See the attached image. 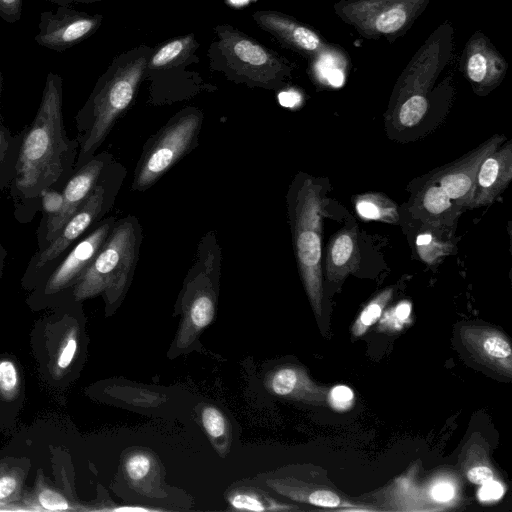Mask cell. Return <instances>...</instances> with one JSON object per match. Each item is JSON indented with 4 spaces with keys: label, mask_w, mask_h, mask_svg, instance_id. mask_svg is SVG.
Listing matches in <instances>:
<instances>
[{
    "label": "cell",
    "mask_w": 512,
    "mask_h": 512,
    "mask_svg": "<svg viewBox=\"0 0 512 512\" xmlns=\"http://www.w3.org/2000/svg\"><path fill=\"white\" fill-rule=\"evenodd\" d=\"M7 256H8V251L3 246V244H2V242L0 240V278L3 275L4 266H5V260H6Z\"/></svg>",
    "instance_id": "45"
},
{
    "label": "cell",
    "mask_w": 512,
    "mask_h": 512,
    "mask_svg": "<svg viewBox=\"0 0 512 512\" xmlns=\"http://www.w3.org/2000/svg\"><path fill=\"white\" fill-rule=\"evenodd\" d=\"M198 43L194 34L171 39L154 49L146 67V72L161 69L183 62L194 55Z\"/></svg>",
    "instance_id": "20"
},
{
    "label": "cell",
    "mask_w": 512,
    "mask_h": 512,
    "mask_svg": "<svg viewBox=\"0 0 512 512\" xmlns=\"http://www.w3.org/2000/svg\"><path fill=\"white\" fill-rule=\"evenodd\" d=\"M278 98L282 106L289 108L295 107L301 100L300 94L292 90L281 92Z\"/></svg>",
    "instance_id": "42"
},
{
    "label": "cell",
    "mask_w": 512,
    "mask_h": 512,
    "mask_svg": "<svg viewBox=\"0 0 512 512\" xmlns=\"http://www.w3.org/2000/svg\"><path fill=\"white\" fill-rule=\"evenodd\" d=\"M322 75L327 79L330 85L334 87L342 86L344 82V75L338 68H331L328 65L323 66L321 69Z\"/></svg>",
    "instance_id": "41"
},
{
    "label": "cell",
    "mask_w": 512,
    "mask_h": 512,
    "mask_svg": "<svg viewBox=\"0 0 512 512\" xmlns=\"http://www.w3.org/2000/svg\"><path fill=\"white\" fill-rule=\"evenodd\" d=\"M124 466L127 477L133 482H140L151 472L153 462L148 454L137 452L126 459Z\"/></svg>",
    "instance_id": "31"
},
{
    "label": "cell",
    "mask_w": 512,
    "mask_h": 512,
    "mask_svg": "<svg viewBox=\"0 0 512 512\" xmlns=\"http://www.w3.org/2000/svg\"><path fill=\"white\" fill-rule=\"evenodd\" d=\"M252 16L260 28L280 40L294 44L296 47L312 51L317 49L320 44L319 37L313 31L292 23L277 12L259 10L254 12Z\"/></svg>",
    "instance_id": "18"
},
{
    "label": "cell",
    "mask_w": 512,
    "mask_h": 512,
    "mask_svg": "<svg viewBox=\"0 0 512 512\" xmlns=\"http://www.w3.org/2000/svg\"><path fill=\"white\" fill-rule=\"evenodd\" d=\"M24 0H0V18L5 22L14 24L22 15Z\"/></svg>",
    "instance_id": "38"
},
{
    "label": "cell",
    "mask_w": 512,
    "mask_h": 512,
    "mask_svg": "<svg viewBox=\"0 0 512 512\" xmlns=\"http://www.w3.org/2000/svg\"><path fill=\"white\" fill-rule=\"evenodd\" d=\"M360 255L356 227L344 228L335 234L327 247L326 277L331 283L343 281L359 265Z\"/></svg>",
    "instance_id": "17"
},
{
    "label": "cell",
    "mask_w": 512,
    "mask_h": 512,
    "mask_svg": "<svg viewBox=\"0 0 512 512\" xmlns=\"http://www.w3.org/2000/svg\"><path fill=\"white\" fill-rule=\"evenodd\" d=\"M267 484L277 493L297 502L325 508L351 507L340 495L325 487L293 479L268 480Z\"/></svg>",
    "instance_id": "19"
},
{
    "label": "cell",
    "mask_w": 512,
    "mask_h": 512,
    "mask_svg": "<svg viewBox=\"0 0 512 512\" xmlns=\"http://www.w3.org/2000/svg\"><path fill=\"white\" fill-rule=\"evenodd\" d=\"M429 496L435 504L446 505L455 498L456 489L448 480H436L430 487Z\"/></svg>",
    "instance_id": "36"
},
{
    "label": "cell",
    "mask_w": 512,
    "mask_h": 512,
    "mask_svg": "<svg viewBox=\"0 0 512 512\" xmlns=\"http://www.w3.org/2000/svg\"><path fill=\"white\" fill-rule=\"evenodd\" d=\"M427 100L421 95L409 97L400 107L397 114L398 124L403 127H412L420 122L427 111Z\"/></svg>",
    "instance_id": "27"
},
{
    "label": "cell",
    "mask_w": 512,
    "mask_h": 512,
    "mask_svg": "<svg viewBox=\"0 0 512 512\" xmlns=\"http://www.w3.org/2000/svg\"><path fill=\"white\" fill-rule=\"evenodd\" d=\"M220 270L221 249L214 231H210L198 243L195 261L186 277L185 312L177 337L179 347L190 345L198 333L213 321Z\"/></svg>",
    "instance_id": "7"
},
{
    "label": "cell",
    "mask_w": 512,
    "mask_h": 512,
    "mask_svg": "<svg viewBox=\"0 0 512 512\" xmlns=\"http://www.w3.org/2000/svg\"><path fill=\"white\" fill-rule=\"evenodd\" d=\"M125 176L126 169L121 163L114 160L109 164L87 199L54 239L30 258L22 277L23 286L36 288L70 248L104 219L114 205Z\"/></svg>",
    "instance_id": "5"
},
{
    "label": "cell",
    "mask_w": 512,
    "mask_h": 512,
    "mask_svg": "<svg viewBox=\"0 0 512 512\" xmlns=\"http://www.w3.org/2000/svg\"><path fill=\"white\" fill-rule=\"evenodd\" d=\"M358 214L371 220H389L396 218V210L393 203L378 195H362L356 202Z\"/></svg>",
    "instance_id": "25"
},
{
    "label": "cell",
    "mask_w": 512,
    "mask_h": 512,
    "mask_svg": "<svg viewBox=\"0 0 512 512\" xmlns=\"http://www.w3.org/2000/svg\"><path fill=\"white\" fill-rule=\"evenodd\" d=\"M49 2L56 4L57 6H70L75 3H93L101 0H48Z\"/></svg>",
    "instance_id": "43"
},
{
    "label": "cell",
    "mask_w": 512,
    "mask_h": 512,
    "mask_svg": "<svg viewBox=\"0 0 512 512\" xmlns=\"http://www.w3.org/2000/svg\"><path fill=\"white\" fill-rule=\"evenodd\" d=\"M214 32L216 39L208 48L211 69L249 87L276 86L282 74L277 55L231 25H217Z\"/></svg>",
    "instance_id": "6"
},
{
    "label": "cell",
    "mask_w": 512,
    "mask_h": 512,
    "mask_svg": "<svg viewBox=\"0 0 512 512\" xmlns=\"http://www.w3.org/2000/svg\"><path fill=\"white\" fill-rule=\"evenodd\" d=\"M202 112L188 107L173 116L145 146L135 170L132 190L150 188L196 144Z\"/></svg>",
    "instance_id": "8"
},
{
    "label": "cell",
    "mask_w": 512,
    "mask_h": 512,
    "mask_svg": "<svg viewBox=\"0 0 512 512\" xmlns=\"http://www.w3.org/2000/svg\"><path fill=\"white\" fill-rule=\"evenodd\" d=\"M503 137L496 135L463 156L455 163L436 172L430 179L463 208H469L474 183L482 161L502 143Z\"/></svg>",
    "instance_id": "12"
},
{
    "label": "cell",
    "mask_w": 512,
    "mask_h": 512,
    "mask_svg": "<svg viewBox=\"0 0 512 512\" xmlns=\"http://www.w3.org/2000/svg\"><path fill=\"white\" fill-rule=\"evenodd\" d=\"M459 335L476 362L501 376L512 377V347L505 334L489 326L464 325Z\"/></svg>",
    "instance_id": "13"
},
{
    "label": "cell",
    "mask_w": 512,
    "mask_h": 512,
    "mask_svg": "<svg viewBox=\"0 0 512 512\" xmlns=\"http://www.w3.org/2000/svg\"><path fill=\"white\" fill-rule=\"evenodd\" d=\"M406 12L398 7L383 12L376 20V28L383 33H391L400 29L406 22Z\"/></svg>",
    "instance_id": "33"
},
{
    "label": "cell",
    "mask_w": 512,
    "mask_h": 512,
    "mask_svg": "<svg viewBox=\"0 0 512 512\" xmlns=\"http://www.w3.org/2000/svg\"><path fill=\"white\" fill-rule=\"evenodd\" d=\"M153 50L142 45L121 53L99 77L75 117L79 151L74 170L96 154L115 122L132 103Z\"/></svg>",
    "instance_id": "2"
},
{
    "label": "cell",
    "mask_w": 512,
    "mask_h": 512,
    "mask_svg": "<svg viewBox=\"0 0 512 512\" xmlns=\"http://www.w3.org/2000/svg\"><path fill=\"white\" fill-rule=\"evenodd\" d=\"M20 379L15 363L9 359L0 360V396L13 400L19 392Z\"/></svg>",
    "instance_id": "28"
},
{
    "label": "cell",
    "mask_w": 512,
    "mask_h": 512,
    "mask_svg": "<svg viewBox=\"0 0 512 512\" xmlns=\"http://www.w3.org/2000/svg\"><path fill=\"white\" fill-rule=\"evenodd\" d=\"M77 334L71 330L65 337L56 359V365L59 370H64L71 364L77 351Z\"/></svg>",
    "instance_id": "35"
},
{
    "label": "cell",
    "mask_w": 512,
    "mask_h": 512,
    "mask_svg": "<svg viewBox=\"0 0 512 512\" xmlns=\"http://www.w3.org/2000/svg\"><path fill=\"white\" fill-rule=\"evenodd\" d=\"M20 489V480L15 472L0 475V502L14 499Z\"/></svg>",
    "instance_id": "37"
},
{
    "label": "cell",
    "mask_w": 512,
    "mask_h": 512,
    "mask_svg": "<svg viewBox=\"0 0 512 512\" xmlns=\"http://www.w3.org/2000/svg\"><path fill=\"white\" fill-rule=\"evenodd\" d=\"M433 238L431 233H421L416 238V246H425L427 245Z\"/></svg>",
    "instance_id": "44"
},
{
    "label": "cell",
    "mask_w": 512,
    "mask_h": 512,
    "mask_svg": "<svg viewBox=\"0 0 512 512\" xmlns=\"http://www.w3.org/2000/svg\"><path fill=\"white\" fill-rule=\"evenodd\" d=\"M142 240L139 220L117 219L108 238L71 291L76 302L103 295L108 307L124 297L132 280Z\"/></svg>",
    "instance_id": "3"
},
{
    "label": "cell",
    "mask_w": 512,
    "mask_h": 512,
    "mask_svg": "<svg viewBox=\"0 0 512 512\" xmlns=\"http://www.w3.org/2000/svg\"><path fill=\"white\" fill-rule=\"evenodd\" d=\"M503 493V486L493 479L481 485L478 496L481 501L490 502L500 499Z\"/></svg>",
    "instance_id": "40"
},
{
    "label": "cell",
    "mask_w": 512,
    "mask_h": 512,
    "mask_svg": "<svg viewBox=\"0 0 512 512\" xmlns=\"http://www.w3.org/2000/svg\"><path fill=\"white\" fill-rule=\"evenodd\" d=\"M77 139L67 135L63 116V79L46 76L36 115L23 129L14 178L10 184L14 217L30 223L40 211V195L48 188L61 190L74 171Z\"/></svg>",
    "instance_id": "1"
},
{
    "label": "cell",
    "mask_w": 512,
    "mask_h": 512,
    "mask_svg": "<svg viewBox=\"0 0 512 512\" xmlns=\"http://www.w3.org/2000/svg\"><path fill=\"white\" fill-rule=\"evenodd\" d=\"M116 510H123V511H150L151 509H146V508H142V507H121V508H118Z\"/></svg>",
    "instance_id": "46"
},
{
    "label": "cell",
    "mask_w": 512,
    "mask_h": 512,
    "mask_svg": "<svg viewBox=\"0 0 512 512\" xmlns=\"http://www.w3.org/2000/svg\"><path fill=\"white\" fill-rule=\"evenodd\" d=\"M37 500L39 505L45 510L63 511L70 509L66 498L49 487H42L38 489Z\"/></svg>",
    "instance_id": "34"
},
{
    "label": "cell",
    "mask_w": 512,
    "mask_h": 512,
    "mask_svg": "<svg viewBox=\"0 0 512 512\" xmlns=\"http://www.w3.org/2000/svg\"><path fill=\"white\" fill-rule=\"evenodd\" d=\"M228 501L237 510L249 511H285L294 509L291 506L278 502L262 492L251 489L237 490L232 492Z\"/></svg>",
    "instance_id": "23"
},
{
    "label": "cell",
    "mask_w": 512,
    "mask_h": 512,
    "mask_svg": "<svg viewBox=\"0 0 512 512\" xmlns=\"http://www.w3.org/2000/svg\"><path fill=\"white\" fill-rule=\"evenodd\" d=\"M354 392L346 385H336L327 391L326 404L334 411L345 412L354 405Z\"/></svg>",
    "instance_id": "32"
},
{
    "label": "cell",
    "mask_w": 512,
    "mask_h": 512,
    "mask_svg": "<svg viewBox=\"0 0 512 512\" xmlns=\"http://www.w3.org/2000/svg\"><path fill=\"white\" fill-rule=\"evenodd\" d=\"M265 385L270 393L315 406L326 405L328 389L315 383L305 368L297 365L279 367L267 375Z\"/></svg>",
    "instance_id": "15"
},
{
    "label": "cell",
    "mask_w": 512,
    "mask_h": 512,
    "mask_svg": "<svg viewBox=\"0 0 512 512\" xmlns=\"http://www.w3.org/2000/svg\"><path fill=\"white\" fill-rule=\"evenodd\" d=\"M22 137L23 130L13 135L0 123V191L9 188L14 178Z\"/></svg>",
    "instance_id": "22"
},
{
    "label": "cell",
    "mask_w": 512,
    "mask_h": 512,
    "mask_svg": "<svg viewBox=\"0 0 512 512\" xmlns=\"http://www.w3.org/2000/svg\"><path fill=\"white\" fill-rule=\"evenodd\" d=\"M461 457V468L466 478L476 485H482L494 479L488 448L479 440L467 443Z\"/></svg>",
    "instance_id": "21"
},
{
    "label": "cell",
    "mask_w": 512,
    "mask_h": 512,
    "mask_svg": "<svg viewBox=\"0 0 512 512\" xmlns=\"http://www.w3.org/2000/svg\"><path fill=\"white\" fill-rule=\"evenodd\" d=\"M114 160L112 154L103 151L95 154L89 161L73 171L61 189L64 197L62 212L47 226L42 234L36 236L37 251L43 250L54 239L64 223L84 203L102 173Z\"/></svg>",
    "instance_id": "11"
},
{
    "label": "cell",
    "mask_w": 512,
    "mask_h": 512,
    "mask_svg": "<svg viewBox=\"0 0 512 512\" xmlns=\"http://www.w3.org/2000/svg\"><path fill=\"white\" fill-rule=\"evenodd\" d=\"M512 179V145L507 142L497 148L481 163L469 208L492 204Z\"/></svg>",
    "instance_id": "14"
},
{
    "label": "cell",
    "mask_w": 512,
    "mask_h": 512,
    "mask_svg": "<svg viewBox=\"0 0 512 512\" xmlns=\"http://www.w3.org/2000/svg\"><path fill=\"white\" fill-rule=\"evenodd\" d=\"M101 14H88L70 6L40 13L35 41L38 45L63 52L93 35L101 26Z\"/></svg>",
    "instance_id": "10"
},
{
    "label": "cell",
    "mask_w": 512,
    "mask_h": 512,
    "mask_svg": "<svg viewBox=\"0 0 512 512\" xmlns=\"http://www.w3.org/2000/svg\"><path fill=\"white\" fill-rule=\"evenodd\" d=\"M393 295V288H387L377 294L360 312L351 332L354 337L363 336L367 330L374 325L382 316L385 306Z\"/></svg>",
    "instance_id": "24"
},
{
    "label": "cell",
    "mask_w": 512,
    "mask_h": 512,
    "mask_svg": "<svg viewBox=\"0 0 512 512\" xmlns=\"http://www.w3.org/2000/svg\"><path fill=\"white\" fill-rule=\"evenodd\" d=\"M203 428L211 440L218 441L228 432V422L223 413L214 406H205L201 411Z\"/></svg>",
    "instance_id": "29"
},
{
    "label": "cell",
    "mask_w": 512,
    "mask_h": 512,
    "mask_svg": "<svg viewBox=\"0 0 512 512\" xmlns=\"http://www.w3.org/2000/svg\"><path fill=\"white\" fill-rule=\"evenodd\" d=\"M64 207L62 191L56 188H48L40 195V212L42 217L36 232V236L43 233L47 226L59 216Z\"/></svg>",
    "instance_id": "26"
},
{
    "label": "cell",
    "mask_w": 512,
    "mask_h": 512,
    "mask_svg": "<svg viewBox=\"0 0 512 512\" xmlns=\"http://www.w3.org/2000/svg\"><path fill=\"white\" fill-rule=\"evenodd\" d=\"M410 316L411 303L402 301L382 316L379 330L388 332L399 331L408 323Z\"/></svg>",
    "instance_id": "30"
},
{
    "label": "cell",
    "mask_w": 512,
    "mask_h": 512,
    "mask_svg": "<svg viewBox=\"0 0 512 512\" xmlns=\"http://www.w3.org/2000/svg\"><path fill=\"white\" fill-rule=\"evenodd\" d=\"M467 73L471 80L481 82L487 73V60L480 53L473 54L467 64Z\"/></svg>",
    "instance_id": "39"
},
{
    "label": "cell",
    "mask_w": 512,
    "mask_h": 512,
    "mask_svg": "<svg viewBox=\"0 0 512 512\" xmlns=\"http://www.w3.org/2000/svg\"><path fill=\"white\" fill-rule=\"evenodd\" d=\"M2 90H3V76H2V73L0 71V123L3 122V120H2V113H1Z\"/></svg>",
    "instance_id": "47"
},
{
    "label": "cell",
    "mask_w": 512,
    "mask_h": 512,
    "mask_svg": "<svg viewBox=\"0 0 512 512\" xmlns=\"http://www.w3.org/2000/svg\"><path fill=\"white\" fill-rule=\"evenodd\" d=\"M287 203L300 276L314 314L320 318L323 303L322 187L314 179L299 174L290 186Z\"/></svg>",
    "instance_id": "4"
},
{
    "label": "cell",
    "mask_w": 512,
    "mask_h": 512,
    "mask_svg": "<svg viewBox=\"0 0 512 512\" xmlns=\"http://www.w3.org/2000/svg\"><path fill=\"white\" fill-rule=\"evenodd\" d=\"M463 209L431 180L418 192L411 207L416 218L434 227L452 225Z\"/></svg>",
    "instance_id": "16"
},
{
    "label": "cell",
    "mask_w": 512,
    "mask_h": 512,
    "mask_svg": "<svg viewBox=\"0 0 512 512\" xmlns=\"http://www.w3.org/2000/svg\"><path fill=\"white\" fill-rule=\"evenodd\" d=\"M114 216L102 219L94 228L78 240L50 273L35 288V296L55 299L66 291H72L88 268L116 222Z\"/></svg>",
    "instance_id": "9"
}]
</instances>
